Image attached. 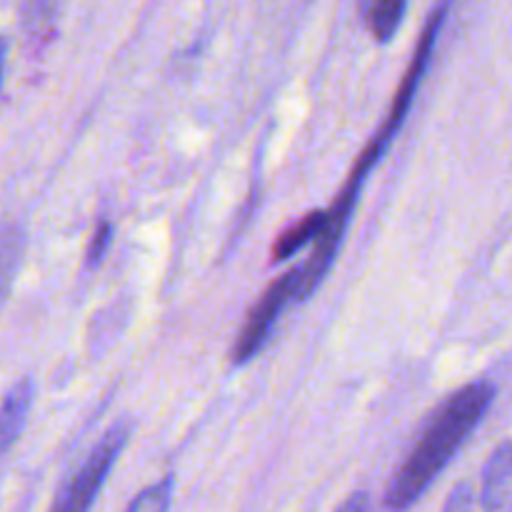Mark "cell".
<instances>
[{
  "mask_svg": "<svg viewBox=\"0 0 512 512\" xmlns=\"http://www.w3.org/2000/svg\"><path fill=\"white\" fill-rule=\"evenodd\" d=\"M450 5H453V0H440V3L435 5L433 15H430V20L425 23L423 35H420V43L418 48H415L413 60H410L408 70H405L403 80H400V88L398 93H395L393 108H390L388 118L383 120V125H380L378 133L373 135V140L365 145L363 153L358 155V163H355L348 183H345V188L340 190V195L335 198L333 208L328 210V223H325V230L323 235H320V240L315 243L313 255L308 258V263L300 265L298 300H308L310 295L320 288V283L325 280L328 270L333 268V260L335 255H338L340 243H343V235L345 230H348L350 218H353L360 188H363L365 180H368L370 170L380 163V158H383L385 150L390 148V143L398 138L405 118H408L410 105H413L420 83H423L425 73H428L430 58H433L435 45H438V35L440 30H443L445 18H448Z\"/></svg>",
  "mask_w": 512,
  "mask_h": 512,
  "instance_id": "cell-1",
  "label": "cell"
},
{
  "mask_svg": "<svg viewBox=\"0 0 512 512\" xmlns=\"http://www.w3.org/2000/svg\"><path fill=\"white\" fill-rule=\"evenodd\" d=\"M495 400V385L470 383L450 395L425 428L423 438L415 443L405 463L385 490V505L390 510H408L425 495L440 473L450 465L465 440L483 423Z\"/></svg>",
  "mask_w": 512,
  "mask_h": 512,
  "instance_id": "cell-2",
  "label": "cell"
},
{
  "mask_svg": "<svg viewBox=\"0 0 512 512\" xmlns=\"http://www.w3.org/2000/svg\"><path fill=\"white\" fill-rule=\"evenodd\" d=\"M130 425L118 423L103 435L98 445L93 448V453L85 458V463L80 465L78 473L65 483V488L60 490V495L55 498L50 512H90L95 498L103 490L105 480H108L110 470L118 463L120 453H123L125 443H128Z\"/></svg>",
  "mask_w": 512,
  "mask_h": 512,
  "instance_id": "cell-3",
  "label": "cell"
},
{
  "mask_svg": "<svg viewBox=\"0 0 512 512\" xmlns=\"http://www.w3.org/2000/svg\"><path fill=\"white\" fill-rule=\"evenodd\" d=\"M298 283H300V265L298 268L288 270L285 275H280L278 280H273V283L268 285V290L260 295V300L248 313V320H245L243 330L238 333V340H235V348H233L235 365L250 363V360L263 350V345L268 343L270 333H273L275 323H278L285 305H288L290 300H298Z\"/></svg>",
  "mask_w": 512,
  "mask_h": 512,
  "instance_id": "cell-4",
  "label": "cell"
},
{
  "mask_svg": "<svg viewBox=\"0 0 512 512\" xmlns=\"http://www.w3.org/2000/svg\"><path fill=\"white\" fill-rule=\"evenodd\" d=\"M35 385L30 378L18 380L0 405V453H8L18 438L23 435L25 423H28L30 405H33Z\"/></svg>",
  "mask_w": 512,
  "mask_h": 512,
  "instance_id": "cell-5",
  "label": "cell"
},
{
  "mask_svg": "<svg viewBox=\"0 0 512 512\" xmlns=\"http://www.w3.org/2000/svg\"><path fill=\"white\" fill-rule=\"evenodd\" d=\"M512 483V440L498 445L490 455L488 465L483 470V488H480V500H483L485 512H498L503 508L505 495Z\"/></svg>",
  "mask_w": 512,
  "mask_h": 512,
  "instance_id": "cell-6",
  "label": "cell"
},
{
  "mask_svg": "<svg viewBox=\"0 0 512 512\" xmlns=\"http://www.w3.org/2000/svg\"><path fill=\"white\" fill-rule=\"evenodd\" d=\"M325 223H328V210H313L305 218H300L298 223L290 225L283 235L278 238L273 250L275 260L293 258L298 250H303L308 243H318L320 235H323Z\"/></svg>",
  "mask_w": 512,
  "mask_h": 512,
  "instance_id": "cell-7",
  "label": "cell"
},
{
  "mask_svg": "<svg viewBox=\"0 0 512 512\" xmlns=\"http://www.w3.org/2000/svg\"><path fill=\"white\" fill-rule=\"evenodd\" d=\"M408 0H373L368 10V28L378 43H390L405 18Z\"/></svg>",
  "mask_w": 512,
  "mask_h": 512,
  "instance_id": "cell-8",
  "label": "cell"
},
{
  "mask_svg": "<svg viewBox=\"0 0 512 512\" xmlns=\"http://www.w3.org/2000/svg\"><path fill=\"white\" fill-rule=\"evenodd\" d=\"M170 498H173V478H163L140 490L125 512H168Z\"/></svg>",
  "mask_w": 512,
  "mask_h": 512,
  "instance_id": "cell-9",
  "label": "cell"
},
{
  "mask_svg": "<svg viewBox=\"0 0 512 512\" xmlns=\"http://www.w3.org/2000/svg\"><path fill=\"white\" fill-rule=\"evenodd\" d=\"M110 240H113V225L100 223L98 228H95L93 240H90L88 250H85V265H88V268H95V265H100V260H103L105 253H108Z\"/></svg>",
  "mask_w": 512,
  "mask_h": 512,
  "instance_id": "cell-10",
  "label": "cell"
},
{
  "mask_svg": "<svg viewBox=\"0 0 512 512\" xmlns=\"http://www.w3.org/2000/svg\"><path fill=\"white\" fill-rule=\"evenodd\" d=\"M338 512H370V498L368 493H355L340 505Z\"/></svg>",
  "mask_w": 512,
  "mask_h": 512,
  "instance_id": "cell-11",
  "label": "cell"
},
{
  "mask_svg": "<svg viewBox=\"0 0 512 512\" xmlns=\"http://www.w3.org/2000/svg\"><path fill=\"white\" fill-rule=\"evenodd\" d=\"M3 65H5V43L0 40V83H3Z\"/></svg>",
  "mask_w": 512,
  "mask_h": 512,
  "instance_id": "cell-12",
  "label": "cell"
}]
</instances>
